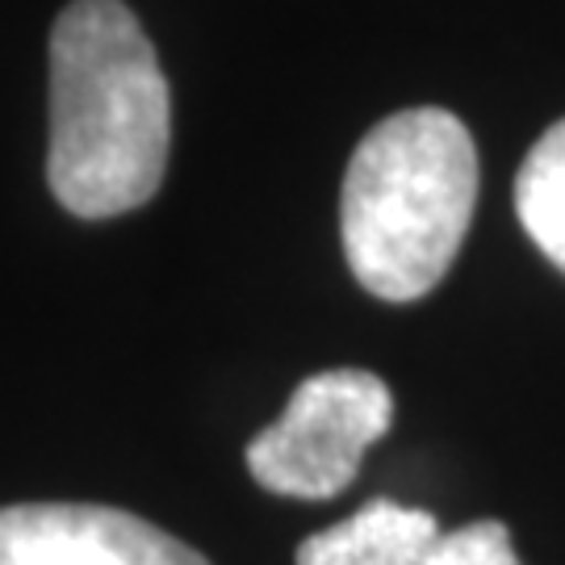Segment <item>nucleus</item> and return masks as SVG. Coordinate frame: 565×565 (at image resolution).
I'll return each mask as SVG.
<instances>
[{"mask_svg":"<svg viewBox=\"0 0 565 565\" xmlns=\"http://www.w3.org/2000/svg\"><path fill=\"white\" fill-rule=\"evenodd\" d=\"M172 102L139 18L121 0H72L51 30L46 184L76 218H118L163 184Z\"/></svg>","mask_w":565,"mask_h":565,"instance_id":"nucleus-1","label":"nucleus"},{"mask_svg":"<svg viewBox=\"0 0 565 565\" xmlns=\"http://www.w3.org/2000/svg\"><path fill=\"white\" fill-rule=\"evenodd\" d=\"M478 205V147L457 114L419 105L377 121L352 151L340 235L352 277L382 302L445 281Z\"/></svg>","mask_w":565,"mask_h":565,"instance_id":"nucleus-2","label":"nucleus"},{"mask_svg":"<svg viewBox=\"0 0 565 565\" xmlns=\"http://www.w3.org/2000/svg\"><path fill=\"white\" fill-rule=\"evenodd\" d=\"M394 424V394L369 369L306 377L281 419L247 445L252 478L289 499H331L356 478L369 445Z\"/></svg>","mask_w":565,"mask_h":565,"instance_id":"nucleus-3","label":"nucleus"},{"mask_svg":"<svg viewBox=\"0 0 565 565\" xmlns=\"http://www.w3.org/2000/svg\"><path fill=\"white\" fill-rule=\"evenodd\" d=\"M0 565H210L172 532L93 503L0 507Z\"/></svg>","mask_w":565,"mask_h":565,"instance_id":"nucleus-4","label":"nucleus"},{"mask_svg":"<svg viewBox=\"0 0 565 565\" xmlns=\"http://www.w3.org/2000/svg\"><path fill=\"white\" fill-rule=\"evenodd\" d=\"M440 536L436 515L394 499H369L348 515L298 545V565H419Z\"/></svg>","mask_w":565,"mask_h":565,"instance_id":"nucleus-5","label":"nucleus"},{"mask_svg":"<svg viewBox=\"0 0 565 565\" xmlns=\"http://www.w3.org/2000/svg\"><path fill=\"white\" fill-rule=\"evenodd\" d=\"M515 214L527 239L565 273V118L553 121L527 151L515 177Z\"/></svg>","mask_w":565,"mask_h":565,"instance_id":"nucleus-6","label":"nucleus"},{"mask_svg":"<svg viewBox=\"0 0 565 565\" xmlns=\"http://www.w3.org/2000/svg\"><path fill=\"white\" fill-rule=\"evenodd\" d=\"M419 565H524L515 557L511 532L499 520H473L465 527L440 532Z\"/></svg>","mask_w":565,"mask_h":565,"instance_id":"nucleus-7","label":"nucleus"}]
</instances>
